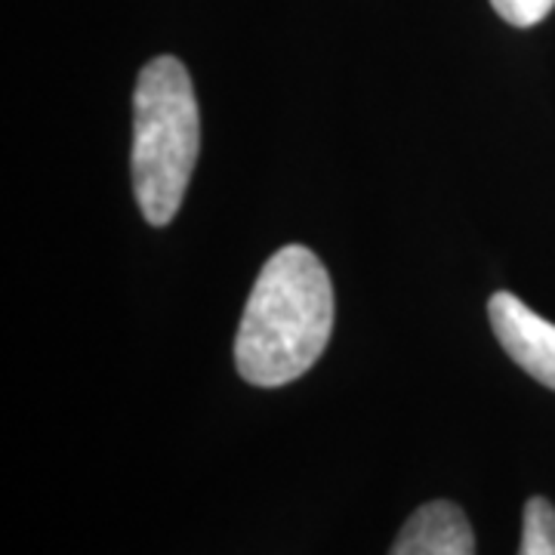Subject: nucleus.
Returning <instances> with one entry per match:
<instances>
[{"label": "nucleus", "instance_id": "f257e3e1", "mask_svg": "<svg viewBox=\"0 0 555 555\" xmlns=\"http://www.w3.org/2000/svg\"><path fill=\"white\" fill-rule=\"evenodd\" d=\"M334 334V284L302 244L281 247L262 266L235 339L241 377L262 389L299 379Z\"/></svg>", "mask_w": 555, "mask_h": 555}, {"label": "nucleus", "instance_id": "f03ea898", "mask_svg": "<svg viewBox=\"0 0 555 555\" xmlns=\"http://www.w3.org/2000/svg\"><path fill=\"white\" fill-rule=\"evenodd\" d=\"M201 149V115L185 65L152 60L133 93V192L142 217L167 225L185 198Z\"/></svg>", "mask_w": 555, "mask_h": 555}, {"label": "nucleus", "instance_id": "7ed1b4c3", "mask_svg": "<svg viewBox=\"0 0 555 555\" xmlns=\"http://www.w3.org/2000/svg\"><path fill=\"white\" fill-rule=\"evenodd\" d=\"M488 315L500 346L516 361L521 371H528L537 383L555 389V324L537 315L528 302L516 294L500 291L488 302Z\"/></svg>", "mask_w": 555, "mask_h": 555}, {"label": "nucleus", "instance_id": "20e7f679", "mask_svg": "<svg viewBox=\"0 0 555 555\" xmlns=\"http://www.w3.org/2000/svg\"><path fill=\"white\" fill-rule=\"evenodd\" d=\"M389 555H476V534L460 506L433 500L404 521Z\"/></svg>", "mask_w": 555, "mask_h": 555}, {"label": "nucleus", "instance_id": "39448f33", "mask_svg": "<svg viewBox=\"0 0 555 555\" xmlns=\"http://www.w3.org/2000/svg\"><path fill=\"white\" fill-rule=\"evenodd\" d=\"M518 555H555V506L543 496H531L525 503Z\"/></svg>", "mask_w": 555, "mask_h": 555}, {"label": "nucleus", "instance_id": "423d86ee", "mask_svg": "<svg viewBox=\"0 0 555 555\" xmlns=\"http://www.w3.org/2000/svg\"><path fill=\"white\" fill-rule=\"evenodd\" d=\"M500 20H506L516 28H531L553 13L555 0H491Z\"/></svg>", "mask_w": 555, "mask_h": 555}]
</instances>
